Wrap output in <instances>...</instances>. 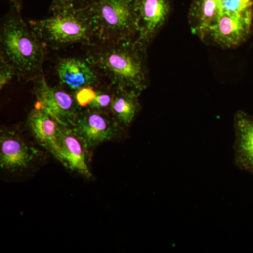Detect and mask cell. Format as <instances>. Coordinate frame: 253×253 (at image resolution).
<instances>
[{
  "instance_id": "14",
  "label": "cell",
  "mask_w": 253,
  "mask_h": 253,
  "mask_svg": "<svg viewBox=\"0 0 253 253\" xmlns=\"http://www.w3.org/2000/svg\"><path fill=\"white\" fill-rule=\"evenodd\" d=\"M140 95L131 89L113 87L110 114L125 129L131 126L140 111Z\"/></svg>"
},
{
  "instance_id": "2",
  "label": "cell",
  "mask_w": 253,
  "mask_h": 253,
  "mask_svg": "<svg viewBox=\"0 0 253 253\" xmlns=\"http://www.w3.org/2000/svg\"><path fill=\"white\" fill-rule=\"evenodd\" d=\"M0 56L14 69L19 81H34L43 74L46 48L23 21L19 9H11L1 23Z\"/></svg>"
},
{
  "instance_id": "18",
  "label": "cell",
  "mask_w": 253,
  "mask_h": 253,
  "mask_svg": "<svg viewBox=\"0 0 253 253\" xmlns=\"http://www.w3.org/2000/svg\"><path fill=\"white\" fill-rule=\"evenodd\" d=\"M15 76L14 69L4 58L0 56V89L2 90Z\"/></svg>"
},
{
  "instance_id": "9",
  "label": "cell",
  "mask_w": 253,
  "mask_h": 253,
  "mask_svg": "<svg viewBox=\"0 0 253 253\" xmlns=\"http://www.w3.org/2000/svg\"><path fill=\"white\" fill-rule=\"evenodd\" d=\"M56 71L60 84L73 92L100 84V75L86 59L76 57L58 60Z\"/></svg>"
},
{
  "instance_id": "15",
  "label": "cell",
  "mask_w": 253,
  "mask_h": 253,
  "mask_svg": "<svg viewBox=\"0 0 253 253\" xmlns=\"http://www.w3.org/2000/svg\"><path fill=\"white\" fill-rule=\"evenodd\" d=\"M220 14V0H194L189 14L191 31L204 41L208 30Z\"/></svg>"
},
{
  "instance_id": "5",
  "label": "cell",
  "mask_w": 253,
  "mask_h": 253,
  "mask_svg": "<svg viewBox=\"0 0 253 253\" xmlns=\"http://www.w3.org/2000/svg\"><path fill=\"white\" fill-rule=\"evenodd\" d=\"M33 82V93L37 99L36 106L44 110L59 124L74 126L82 110L73 94L50 86L44 75Z\"/></svg>"
},
{
  "instance_id": "8",
  "label": "cell",
  "mask_w": 253,
  "mask_h": 253,
  "mask_svg": "<svg viewBox=\"0 0 253 253\" xmlns=\"http://www.w3.org/2000/svg\"><path fill=\"white\" fill-rule=\"evenodd\" d=\"M138 34L136 41L149 47L166 23L170 11L169 0H136Z\"/></svg>"
},
{
  "instance_id": "3",
  "label": "cell",
  "mask_w": 253,
  "mask_h": 253,
  "mask_svg": "<svg viewBox=\"0 0 253 253\" xmlns=\"http://www.w3.org/2000/svg\"><path fill=\"white\" fill-rule=\"evenodd\" d=\"M28 24L46 49H59L77 44L90 47L98 44L86 5L56 11L50 17L29 21Z\"/></svg>"
},
{
  "instance_id": "17",
  "label": "cell",
  "mask_w": 253,
  "mask_h": 253,
  "mask_svg": "<svg viewBox=\"0 0 253 253\" xmlns=\"http://www.w3.org/2000/svg\"><path fill=\"white\" fill-rule=\"evenodd\" d=\"M90 0H53L51 5L52 13L62 10L76 9L85 6Z\"/></svg>"
},
{
  "instance_id": "12",
  "label": "cell",
  "mask_w": 253,
  "mask_h": 253,
  "mask_svg": "<svg viewBox=\"0 0 253 253\" xmlns=\"http://www.w3.org/2000/svg\"><path fill=\"white\" fill-rule=\"evenodd\" d=\"M234 163L253 175V116L239 111L234 116Z\"/></svg>"
},
{
  "instance_id": "13",
  "label": "cell",
  "mask_w": 253,
  "mask_h": 253,
  "mask_svg": "<svg viewBox=\"0 0 253 253\" xmlns=\"http://www.w3.org/2000/svg\"><path fill=\"white\" fill-rule=\"evenodd\" d=\"M27 125L37 141L61 163L58 141L59 123L56 119L44 110L36 106L28 115Z\"/></svg>"
},
{
  "instance_id": "10",
  "label": "cell",
  "mask_w": 253,
  "mask_h": 253,
  "mask_svg": "<svg viewBox=\"0 0 253 253\" xmlns=\"http://www.w3.org/2000/svg\"><path fill=\"white\" fill-rule=\"evenodd\" d=\"M58 141L61 163L71 170L87 178L92 176L87 163V147L72 126L59 124Z\"/></svg>"
},
{
  "instance_id": "7",
  "label": "cell",
  "mask_w": 253,
  "mask_h": 253,
  "mask_svg": "<svg viewBox=\"0 0 253 253\" xmlns=\"http://www.w3.org/2000/svg\"><path fill=\"white\" fill-rule=\"evenodd\" d=\"M253 9L241 14L221 13L206 33L217 45L224 48L235 47L246 41L252 28Z\"/></svg>"
},
{
  "instance_id": "16",
  "label": "cell",
  "mask_w": 253,
  "mask_h": 253,
  "mask_svg": "<svg viewBox=\"0 0 253 253\" xmlns=\"http://www.w3.org/2000/svg\"><path fill=\"white\" fill-rule=\"evenodd\" d=\"M221 12L224 14H241L253 9V0H220Z\"/></svg>"
},
{
  "instance_id": "4",
  "label": "cell",
  "mask_w": 253,
  "mask_h": 253,
  "mask_svg": "<svg viewBox=\"0 0 253 253\" xmlns=\"http://www.w3.org/2000/svg\"><path fill=\"white\" fill-rule=\"evenodd\" d=\"M86 6L98 44L136 39V0H90Z\"/></svg>"
},
{
  "instance_id": "1",
  "label": "cell",
  "mask_w": 253,
  "mask_h": 253,
  "mask_svg": "<svg viewBox=\"0 0 253 253\" xmlns=\"http://www.w3.org/2000/svg\"><path fill=\"white\" fill-rule=\"evenodd\" d=\"M147 46L136 39L90 46L85 59L115 88L141 93L149 86Z\"/></svg>"
},
{
  "instance_id": "6",
  "label": "cell",
  "mask_w": 253,
  "mask_h": 253,
  "mask_svg": "<svg viewBox=\"0 0 253 253\" xmlns=\"http://www.w3.org/2000/svg\"><path fill=\"white\" fill-rule=\"evenodd\" d=\"M72 127L88 149L121 137L125 132V128L109 113L92 109L82 110Z\"/></svg>"
},
{
  "instance_id": "11",
  "label": "cell",
  "mask_w": 253,
  "mask_h": 253,
  "mask_svg": "<svg viewBox=\"0 0 253 253\" xmlns=\"http://www.w3.org/2000/svg\"><path fill=\"white\" fill-rule=\"evenodd\" d=\"M38 151L14 130L1 131L0 137V166L2 169L16 171L29 166Z\"/></svg>"
}]
</instances>
